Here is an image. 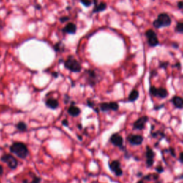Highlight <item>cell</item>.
Masks as SVG:
<instances>
[{
	"instance_id": "277c9868",
	"label": "cell",
	"mask_w": 183,
	"mask_h": 183,
	"mask_svg": "<svg viewBox=\"0 0 183 183\" xmlns=\"http://www.w3.org/2000/svg\"><path fill=\"white\" fill-rule=\"evenodd\" d=\"M85 75L87 77H86V82L91 87H94L95 86L98 82H100L99 77L97 75L95 71L92 70H85Z\"/></svg>"
},
{
	"instance_id": "44dd1931",
	"label": "cell",
	"mask_w": 183,
	"mask_h": 183,
	"mask_svg": "<svg viewBox=\"0 0 183 183\" xmlns=\"http://www.w3.org/2000/svg\"><path fill=\"white\" fill-rule=\"evenodd\" d=\"M16 127H17V129L20 132H26L27 130V124L24 122H22V121L17 123Z\"/></svg>"
},
{
	"instance_id": "f35d334b",
	"label": "cell",
	"mask_w": 183,
	"mask_h": 183,
	"mask_svg": "<svg viewBox=\"0 0 183 183\" xmlns=\"http://www.w3.org/2000/svg\"><path fill=\"white\" fill-rule=\"evenodd\" d=\"M142 174L141 173V172H140V173H138V174H137V176H138V177H142Z\"/></svg>"
},
{
	"instance_id": "ffe728a7",
	"label": "cell",
	"mask_w": 183,
	"mask_h": 183,
	"mask_svg": "<svg viewBox=\"0 0 183 183\" xmlns=\"http://www.w3.org/2000/svg\"><path fill=\"white\" fill-rule=\"evenodd\" d=\"M159 179V175L155 173L147 174V175L143 176L142 180H157Z\"/></svg>"
},
{
	"instance_id": "7402d4cb",
	"label": "cell",
	"mask_w": 183,
	"mask_h": 183,
	"mask_svg": "<svg viewBox=\"0 0 183 183\" xmlns=\"http://www.w3.org/2000/svg\"><path fill=\"white\" fill-rule=\"evenodd\" d=\"M87 105L88 107H91V108H92L93 110L95 111L97 113H99L100 110H99V109H96L95 108V107H96L95 102H94L92 100L88 99L87 102Z\"/></svg>"
},
{
	"instance_id": "7a4b0ae2",
	"label": "cell",
	"mask_w": 183,
	"mask_h": 183,
	"mask_svg": "<svg viewBox=\"0 0 183 183\" xmlns=\"http://www.w3.org/2000/svg\"><path fill=\"white\" fill-rule=\"evenodd\" d=\"M172 20L168 14L162 13L158 15L157 19L153 22V26L155 28H162L167 27L171 24Z\"/></svg>"
},
{
	"instance_id": "52a82bcc",
	"label": "cell",
	"mask_w": 183,
	"mask_h": 183,
	"mask_svg": "<svg viewBox=\"0 0 183 183\" xmlns=\"http://www.w3.org/2000/svg\"><path fill=\"white\" fill-rule=\"evenodd\" d=\"M1 160L3 163H6L8 165L9 168H10L12 170H15L18 166V161L14 156L10 154H5L1 156Z\"/></svg>"
},
{
	"instance_id": "2e32d148",
	"label": "cell",
	"mask_w": 183,
	"mask_h": 183,
	"mask_svg": "<svg viewBox=\"0 0 183 183\" xmlns=\"http://www.w3.org/2000/svg\"><path fill=\"white\" fill-rule=\"evenodd\" d=\"M46 107L52 110H56L59 107V101L55 98H49L45 101Z\"/></svg>"
},
{
	"instance_id": "74e56055",
	"label": "cell",
	"mask_w": 183,
	"mask_h": 183,
	"mask_svg": "<svg viewBox=\"0 0 183 183\" xmlns=\"http://www.w3.org/2000/svg\"><path fill=\"white\" fill-rule=\"evenodd\" d=\"M77 127H78V128H79V129H80V130L82 129V124H79L78 125H77Z\"/></svg>"
},
{
	"instance_id": "7c38bea8",
	"label": "cell",
	"mask_w": 183,
	"mask_h": 183,
	"mask_svg": "<svg viewBox=\"0 0 183 183\" xmlns=\"http://www.w3.org/2000/svg\"><path fill=\"white\" fill-rule=\"evenodd\" d=\"M127 140L131 145L139 146L141 145L144 141V137L140 135H134L130 134L127 137Z\"/></svg>"
},
{
	"instance_id": "30bf717a",
	"label": "cell",
	"mask_w": 183,
	"mask_h": 183,
	"mask_svg": "<svg viewBox=\"0 0 183 183\" xmlns=\"http://www.w3.org/2000/svg\"><path fill=\"white\" fill-rule=\"evenodd\" d=\"M110 170L117 177H120L123 175V170L121 168V163L119 160H113L109 164Z\"/></svg>"
},
{
	"instance_id": "4fadbf2b",
	"label": "cell",
	"mask_w": 183,
	"mask_h": 183,
	"mask_svg": "<svg viewBox=\"0 0 183 183\" xmlns=\"http://www.w3.org/2000/svg\"><path fill=\"white\" fill-rule=\"evenodd\" d=\"M146 165H147V168H149L151 167H152L153 164H154V157L155 156V153L154 152L153 149L151 148L149 146L146 147Z\"/></svg>"
},
{
	"instance_id": "9a60e30c",
	"label": "cell",
	"mask_w": 183,
	"mask_h": 183,
	"mask_svg": "<svg viewBox=\"0 0 183 183\" xmlns=\"http://www.w3.org/2000/svg\"><path fill=\"white\" fill-rule=\"evenodd\" d=\"M62 31L64 33L70 34H75L77 31V26L72 22H70L67 24L62 29Z\"/></svg>"
},
{
	"instance_id": "603a6c76",
	"label": "cell",
	"mask_w": 183,
	"mask_h": 183,
	"mask_svg": "<svg viewBox=\"0 0 183 183\" xmlns=\"http://www.w3.org/2000/svg\"><path fill=\"white\" fill-rule=\"evenodd\" d=\"M54 48L56 52H62V51H64V45L61 44V42H58V43H57L55 45H54Z\"/></svg>"
},
{
	"instance_id": "6da1fadb",
	"label": "cell",
	"mask_w": 183,
	"mask_h": 183,
	"mask_svg": "<svg viewBox=\"0 0 183 183\" xmlns=\"http://www.w3.org/2000/svg\"><path fill=\"white\" fill-rule=\"evenodd\" d=\"M10 151L21 159H26L29 155V149L23 142H17L10 146Z\"/></svg>"
},
{
	"instance_id": "8992f818",
	"label": "cell",
	"mask_w": 183,
	"mask_h": 183,
	"mask_svg": "<svg viewBox=\"0 0 183 183\" xmlns=\"http://www.w3.org/2000/svg\"><path fill=\"white\" fill-rule=\"evenodd\" d=\"M110 142L111 144H112L115 147H119V149L122 150H126L124 147V140L122 135H119V133H114L111 135L110 138Z\"/></svg>"
},
{
	"instance_id": "d6a6232c",
	"label": "cell",
	"mask_w": 183,
	"mask_h": 183,
	"mask_svg": "<svg viewBox=\"0 0 183 183\" xmlns=\"http://www.w3.org/2000/svg\"><path fill=\"white\" fill-rule=\"evenodd\" d=\"M182 158H183V157H182V152H181L180 153H179V161H180L181 164H182V163H183Z\"/></svg>"
},
{
	"instance_id": "ba28073f",
	"label": "cell",
	"mask_w": 183,
	"mask_h": 183,
	"mask_svg": "<svg viewBox=\"0 0 183 183\" xmlns=\"http://www.w3.org/2000/svg\"><path fill=\"white\" fill-rule=\"evenodd\" d=\"M146 37L147 39V42H148L149 45L150 47H154L157 46L160 44L159 40H158L157 36V34L154 32L152 29H149L146 31L145 33Z\"/></svg>"
},
{
	"instance_id": "4dcf8cb0",
	"label": "cell",
	"mask_w": 183,
	"mask_h": 183,
	"mask_svg": "<svg viewBox=\"0 0 183 183\" xmlns=\"http://www.w3.org/2000/svg\"><path fill=\"white\" fill-rule=\"evenodd\" d=\"M61 124H62V125L64 126V127H68L69 126V122H68L67 119H63L62 122H61Z\"/></svg>"
},
{
	"instance_id": "cb8c5ba5",
	"label": "cell",
	"mask_w": 183,
	"mask_h": 183,
	"mask_svg": "<svg viewBox=\"0 0 183 183\" xmlns=\"http://www.w3.org/2000/svg\"><path fill=\"white\" fill-rule=\"evenodd\" d=\"M175 31L182 34L183 32V23L182 22H177L175 27Z\"/></svg>"
},
{
	"instance_id": "ac0fdd59",
	"label": "cell",
	"mask_w": 183,
	"mask_h": 183,
	"mask_svg": "<svg viewBox=\"0 0 183 183\" xmlns=\"http://www.w3.org/2000/svg\"><path fill=\"white\" fill-rule=\"evenodd\" d=\"M94 7L93 9V13H97V12H100L105 11L107 9V4L105 2H101L100 4L97 3V0H94Z\"/></svg>"
},
{
	"instance_id": "484cf974",
	"label": "cell",
	"mask_w": 183,
	"mask_h": 183,
	"mask_svg": "<svg viewBox=\"0 0 183 183\" xmlns=\"http://www.w3.org/2000/svg\"><path fill=\"white\" fill-rule=\"evenodd\" d=\"M30 183H41V178L32 174V181Z\"/></svg>"
},
{
	"instance_id": "5b68a950",
	"label": "cell",
	"mask_w": 183,
	"mask_h": 183,
	"mask_svg": "<svg viewBox=\"0 0 183 183\" xmlns=\"http://www.w3.org/2000/svg\"><path fill=\"white\" fill-rule=\"evenodd\" d=\"M149 94L154 97L161 98V99H165V98L168 97L169 95V92L167 89L163 87L157 88L154 86H151L149 87Z\"/></svg>"
},
{
	"instance_id": "d6986e66",
	"label": "cell",
	"mask_w": 183,
	"mask_h": 183,
	"mask_svg": "<svg viewBox=\"0 0 183 183\" xmlns=\"http://www.w3.org/2000/svg\"><path fill=\"white\" fill-rule=\"evenodd\" d=\"M139 96H140L139 91L137 90V89H133V90L131 91V92L130 93L129 97H128V101L131 102H135L138 99Z\"/></svg>"
},
{
	"instance_id": "836d02e7",
	"label": "cell",
	"mask_w": 183,
	"mask_h": 183,
	"mask_svg": "<svg viewBox=\"0 0 183 183\" xmlns=\"http://www.w3.org/2000/svg\"><path fill=\"white\" fill-rule=\"evenodd\" d=\"M164 107V104H163L162 105H158V107H154V110H160V109H161L162 107Z\"/></svg>"
},
{
	"instance_id": "d4e9b609",
	"label": "cell",
	"mask_w": 183,
	"mask_h": 183,
	"mask_svg": "<svg viewBox=\"0 0 183 183\" xmlns=\"http://www.w3.org/2000/svg\"><path fill=\"white\" fill-rule=\"evenodd\" d=\"M80 2L84 5L86 7H89L91 6V0H80Z\"/></svg>"
},
{
	"instance_id": "5bb4252c",
	"label": "cell",
	"mask_w": 183,
	"mask_h": 183,
	"mask_svg": "<svg viewBox=\"0 0 183 183\" xmlns=\"http://www.w3.org/2000/svg\"><path fill=\"white\" fill-rule=\"evenodd\" d=\"M67 113L70 114V116H72V117H78V116L80 114L81 110L78 107L75 106V102H72V105H70V107L68 108Z\"/></svg>"
},
{
	"instance_id": "3957f363",
	"label": "cell",
	"mask_w": 183,
	"mask_h": 183,
	"mask_svg": "<svg viewBox=\"0 0 183 183\" xmlns=\"http://www.w3.org/2000/svg\"><path fill=\"white\" fill-rule=\"evenodd\" d=\"M64 67L72 72H80L82 70L80 63L75 59L73 56H69L67 60L64 61Z\"/></svg>"
},
{
	"instance_id": "f546056e",
	"label": "cell",
	"mask_w": 183,
	"mask_h": 183,
	"mask_svg": "<svg viewBox=\"0 0 183 183\" xmlns=\"http://www.w3.org/2000/svg\"><path fill=\"white\" fill-rule=\"evenodd\" d=\"M69 19H70V17H60V19H59V21H60L61 23H64L67 22Z\"/></svg>"
},
{
	"instance_id": "4316f807",
	"label": "cell",
	"mask_w": 183,
	"mask_h": 183,
	"mask_svg": "<svg viewBox=\"0 0 183 183\" xmlns=\"http://www.w3.org/2000/svg\"><path fill=\"white\" fill-rule=\"evenodd\" d=\"M165 151L167 152H170L172 157H176L175 149L173 147H170L168 149H165Z\"/></svg>"
},
{
	"instance_id": "1f68e13d",
	"label": "cell",
	"mask_w": 183,
	"mask_h": 183,
	"mask_svg": "<svg viewBox=\"0 0 183 183\" xmlns=\"http://www.w3.org/2000/svg\"><path fill=\"white\" fill-rule=\"evenodd\" d=\"M177 7H178L179 9H182V7H183V2L182 1H179L178 3H177Z\"/></svg>"
},
{
	"instance_id": "8fae6325",
	"label": "cell",
	"mask_w": 183,
	"mask_h": 183,
	"mask_svg": "<svg viewBox=\"0 0 183 183\" xmlns=\"http://www.w3.org/2000/svg\"><path fill=\"white\" fill-rule=\"evenodd\" d=\"M149 121V117L147 116H142L133 123L132 128L134 130H145L146 124Z\"/></svg>"
},
{
	"instance_id": "8d00e7d4",
	"label": "cell",
	"mask_w": 183,
	"mask_h": 183,
	"mask_svg": "<svg viewBox=\"0 0 183 183\" xmlns=\"http://www.w3.org/2000/svg\"><path fill=\"white\" fill-rule=\"evenodd\" d=\"M180 66H181V65H180V63H179V62H177V64H176L174 67H178L179 68H180Z\"/></svg>"
},
{
	"instance_id": "83f0119b",
	"label": "cell",
	"mask_w": 183,
	"mask_h": 183,
	"mask_svg": "<svg viewBox=\"0 0 183 183\" xmlns=\"http://www.w3.org/2000/svg\"><path fill=\"white\" fill-rule=\"evenodd\" d=\"M156 171H157L159 173H162V172H164V168H163V167L161 165H159L158 166H157L155 168Z\"/></svg>"
},
{
	"instance_id": "e575fe53",
	"label": "cell",
	"mask_w": 183,
	"mask_h": 183,
	"mask_svg": "<svg viewBox=\"0 0 183 183\" xmlns=\"http://www.w3.org/2000/svg\"><path fill=\"white\" fill-rule=\"evenodd\" d=\"M3 168H2V166H1V165H0V175H2L3 174Z\"/></svg>"
},
{
	"instance_id": "f1b7e54d",
	"label": "cell",
	"mask_w": 183,
	"mask_h": 183,
	"mask_svg": "<svg viewBox=\"0 0 183 183\" xmlns=\"http://www.w3.org/2000/svg\"><path fill=\"white\" fill-rule=\"evenodd\" d=\"M168 64H169L168 61H164V62H160V68L165 69V68H167V67L168 66Z\"/></svg>"
},
{
	"instance_id": "d590c367",
	"label": "cell",
	"mask_w": 183,
	"mask_h": 183,
	"mask_svg": "<svg viewBox=\"0 0 183 183\" xmlns=\"http://www.w3.org/2000/svg\"><path fill=\"white\" fill-rule=\"evenodd\" d=\"M52 75H53V76L55 77V78H57V77H58V75H58L57 72H53V73H52Z\"/></svg>"
},
{
	"instance_id": "9c48e42d",
	"label": "cell",
	"mask_w": 183,
	"mask_h": 183,
	"mask_svg": "<svg viewBox=\"0 0 183 183\" xmlns=\"http://www.w3.org/2000/svg\"><path fill=\"white\" fill-rule=\"evenodd\" d=\"M100 110L103 112H107L110 110L117 111L119 110V105L116 102H102L99 105Z\"/></svg>"
},
{
	"instance_id": "e0dca14e",
	"label": "cell",
	"mask_w": 183,
	"mask_h": 183,
	"mask_svg": "<svg viewBox=\"0 0 183 183\" xmlns=\"http://www.w3.org/2000/svg\"><path fill=\"white\" fill-rule=\"evenodd\" d=\"M171 102H172V104L174 105V106L176 107V108L179 109V110H181V109L182 108L183 100H182V98L181 97L174 96L173 97H172L171 99Z\"/></svg>"
}]
</instances>
